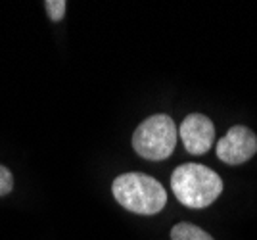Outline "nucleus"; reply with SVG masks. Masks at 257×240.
I'll return each instance as SVG.
<instances>
[{"label":"nucleus","instance_id":"f257e3e1","mask_svg":"<svg viewBox=\"0 0 257 240\" xmlns=\"http://www.w3.org/2000/svg\"><path fill=\"white\" fill-rule=\"evenodd\" d=\"M171 188L182 206H211L223 192V179L202 164H182L171 175Z\"/></svg>","mask_w":257,"mask_h":240},{"label":"nucleus","instance_id":"f03ea898","mask_svg":"<svg viewBox=\"0 0 257 240\" xmlns=\"http://www.w3.org/2000/svg\"><path fill=\"white\" fill-rule=\"evenodd\" d=\"M113 198L127 211L139 215L160 213L167 204V192L154 177L144 173H123L111 185Z\"/></svg>","mask_w":257,"mask_h":240},{"label":"nucleus","instance_id":"7ed1b4c3","mask_svg":"<svg viewBox=\"0 0 257 240\" xmlns=\"http://www.w3.org/2000/svg\"><path fill=\"white\" fill-rule=\"evenodd\" d=\"M175 121L165 113H156L144 119L133 135V148L144 160H167L177 146Z\"/></svg>","mask_w":257,"mask_h":240},{"label":"nucleus","instance_id":"20e7f679","mask_svg":"<svg viewBox=\"0 0 257 240\" xmlns=\"http://www.w3.org/2000/svg\"><path fill=\"white\" fill-rule=\"evenodd\" d=\"M257 154V137L244 125H234L217 142V156L228 165H240Z\"/></svg>","mask_w":257,"mask_h":240},{"label":"nucleus","instance_id":"39448f33","mask_svg":"<svg viewBox=\"0 0 257 240\" xmlns=\"http://www.w3.org/2000/svg\"><path fill=\"white\" fill-rule=\"evenodd\" d=\"M179 135H181L186 152L194 154V156H202V154H205L213 146V121L209 119V117H205L204 113H190L181 123Z\"/></svg>","mask_w":257,"mask_h":240},{"label":"nucleus","instance_id":"423d86ee","mask_svg":"<svg viewBox=\"0 0 257 240\" xmlns=\"http://www.w3.org/2000/svg\"><path fill=\"white\" fill-rule=\"evenodd\" d=\"M171 240H213L204 229L190 225V223H179L171 230Z\"/></svg>","mask_w":257,"mask_h":240},{"label":"nucleus","instance_id":"0eeeda50","mask_svg":"<svg viewBox=\"0 0 257 240\" xmlns=\"http://www.w3.org/2000/svg\"><path fill=\"white\" fill-rule=\"evenodd\" d=\"M46 6V14L52 22H62L65 16V10H67V2L65 0H46L44 2Z\"/></svg>","mask_w":257,"mask_h":240},{"label":"nucleus","instance_id":"6e6552de","mask_svg":"<svg viewBox=\"0 0 257 240\" xmlns=\"http://www.w3.org/2000/svg\"><path fill=\"white\" fill-rule=\"evenodd\" d=\"M12 188H14V177H12L10 169L0 165V196L10 194Z\"/></svg>","mask_w":257,"mask_h":240}]
</instances>
